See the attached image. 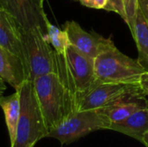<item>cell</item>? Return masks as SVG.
I'll use <instances>...</instances> for the list:
<instances>
[{
	"label": "cell",
	"mask_w": 148,
	"mask_h": 147,
	"mask_svg": "<svg viewBox=\"0 0 148 147\" xmlns=\"http://www.w3.org/2000/svg\"><path fill=\"white\" fill-rule=\"evenodd\" d=\"M33 85L49 132L75 113L71 96L56 73L36 77Z\"/></svg>",
	"instance_id": "2"
},
{
	"label": "cell",
	"mask_w": 148,
	"mask_h": 147,
	"mask_svg": "<svg viewBox=\"0 0 148 147\" xmlns=\"http://www.w3.org/2000/svg\"><path fill=\"white\" fill-rule=\"evenodd\" d=\"M81 3L86 7H88V3H89V0H80Z\"/></svg>",
	"instance_id": "24"
},
{
	"label": "cell",
	"mask_w": 148,
	"mask_h": 147,
	"mask_svg": "<svg viewBox=\"0 0 148 147\" xmlns=\"http://www.w3.org/2000/svg\"><path fill=\"white\" fill-rule=\"evenodd\" d=\"M140 87L145 95H148V72H145L140 79Z\"/></svg>",
	"instance_id": "20"
},
{
	"label": "cell",
	"mask_w": 148,
	"mask_h": 147,
	"mask_svg": "<svg viewBox=\"0 0 148 147\" xmlns=\"http://www.w3.org/2000/svg\"><path fill=\"white\" fill-rule=\"evenodd\" d=\"M142 143L146 146V147H148V132L145 134V136L142 139Z\"/></svg>",
	"instance_id": "23"
},
{
	"label": "cell",
	"mask_w": 148,
	"mask_h": 147,
	"mask_svg": "<svg viewBox=\"0 0 148 147\" xmlns=\"http://www.w3.org/2000/svg\"><path fill=\"white\" fill-rule=\"evenodd\" d=\"M105 10L117 13L125 22H127V16L125 12L123 0H108Z\"/></svg>",
	"instance_id": "18"
},
{
	"label": "cell",
	"mask_w": 148,
	"mask_h": 147,
	"mask_svg": "<svg viewBox=\"0 0 148 147\" xmlns=\"http://www.w3.org/2000/svg\"><path fill=\"white\" fill-rule=\"evenodd\" d=\"M0 78L16 91L27 81L23 61L17 55L0 46Z\"/></svg>",
	"instance_id": "11"
},
{
	"label": "cell",
	"mask_w": 148,
	"mask_h": 147,
	"mask_svg": "<svg viewBox=\"0 0 148 147\" xmlns=\"http://www.w3.org/2000/svg\"><path fill=\"white\" fill-rule=\"evenodd\" d=\"M20 94V117L16 137L10 147H35L36 143L48 136L33 81H25L17 90Z\"/></svg>",
	"instance_id": "3"
},
{
	"label": "cell",
	"mask_w": 148,
	"mask_h": 147,
	"mask_svg": "<svg viewBox=\"0 0 148 147\" xmlns=\"http://www.w3.org/2000/svg\"><path fill=\"white\" fill-rule=\"evenodd\" d=\"M108 0H89L88 7L97 10H105Z\"/></svg>",
	"instance_id": "19"
},
{
	"label": "cell",
	"mask_w": 148,
	"mask_h": 147,
	"mask_svg": "<svg viewBox=\"0 0 148 147\" xmlns=\"http://www.w3.org/2000/svg\"><path fill=\"white\" fill-rule=\"evenodd\" d=\"M55 51V50H54ZM55 72L68 90L77 112L80 98L97 85L95 59L69 44L62 55L54 52Z\"/></svg>",
	"instance_id": "1"
},
{
	"label": "cell",
	"mask_w": 148,
	"mask_h": 147,
	"mask_svg": "<svg viewBox=\"0 0 148 147\" xmlns=\"http://www.w3.org/2000/svg\"><path fill=\"white\" fill-rule=\"evenodd\" d=\"M0 46L23 61V44L20 27L16 19L0 8Z\"/></svg>",
	"instance_id": "10"
},
{
	"label": "cell",
	"mask_w": 148,
	"mask_h": 147,
	"mask_svg": "<svg viewBox=\"0 0 148 147\" xmlns=\"http://www.w3.org/2000/svg\"><path fill=\"white\" fill-rule=\"evenodd\" d=\"M45 38L47 42L52 45L55 52L59 55L64 54L70 44L67 32L53 25L49 21L47 22V34L45 35Z\"/></svg>",
	"instance_id": "16"
},
{
	"label": "cell",
	"mask_w": 148,
	"mask_h": 147,
	"mask_svg": "<svg viewBox=\"0 0 148 147\" xmlns=\"http://www.w3.org/2000/svg\"><path fill=\"white\" fill-rule=\"evenodd\" d=\"M133 37L138 49V61L148 72V22L138 8Z\"/></svg>",
	"instance_id": "15"
},
{
	"label": "cell",
	"mask_w": 148,
	"mask_h": 147,
	"mask_svg": "<svg viewBox=\"0 0 148 147\" xmlns=\"http://www.w3.org/2000/svg\"><path fill=\"white\" fill-rule=\"evenodd\" d=\"M0 8L16 19L21 29L40 27L47 34L49 19L39 0H0Z\"/></svg>",
	"instance_id": "8"
},
{
	"label": "cell",
	"mask_w": 148,
	"mask_h": 147,
	"mask_svg": "<svg viewBox=\"0 0 148 147\" xmlns=\"http://www.w3.org/2000/svg\"><path fill=\"white\" fill-rule=\"evenodd\" d=\"M109 129L142 142L145 134L148 132V107L140 109L123 120L111 123Z\"/></svg>",
	"instance_id": "12"
},
{
	"label": "cell",
	"mask_w": 148,
	"mask_h": 147,
	"mask_svg": "<svg viewBox=\"0 0 148 147\" xmlns=\"http://www.w3.org/2000/svg\"><path fill=\"white\" fill-rule=\"evenodd\" d=\"M148 107V101L144 99V95L127 99L113 106L100 109L113 122H118L125 120L140 109Z\"/></svg>",
	"instance_id": "14"
},
{
	"label": "cell",
	"mask_w": 148,
	"mask_h": 147,
	"mask_svg": "<svg viewBox=\"0 0 148 147\" xmlns=\"http://www.w3.org/2000/svg\"><path fill=\"white\" fill-rule=\"evenodd\" d=\"M125 12L127 16V22L131 33L134 32V22H135V16L138 10V0H123Z\"/></svg>",
	"instance_id": "17"
},
{
	"label": "cell",
	"mask_w": 148,
	"mask_h": 147,
	"mask_svg": "<svg viewBox=\"0 0 148 147\" xmlns=\"http://www.w3.org/2000/svg\"><path fill=\"white\" fill-rule=\"evenodd\" d=\"M45 0H39V2H40V3H41V5L43 7V2H44Z\"/></svg>",
	"instance_id": "25"
},
{
	"label": "cell",
	"mask_w": 148,
	"mask_h": 147,
	"mask_svg": "<svg viewBox=\"0 0 148 147\" xmlns=\"http://www.w3.org/2000/svg\"><path fill=\"white\" fill-rule=\"evenodd\" d=\"M64 30L71 45L94 59L101 53L115 48L111 37L105 38L95 32H87L75 21L66 22Z\"/></svg>",
	"instance_id": "9"
},
{
	"label": "cell",
	"mask_w": 148,
	"mask_h": 147,
	"mask_svg": "<svg viewBox=\"0 0 148 147\" xmlns=\"http://www.w3.org/2000/svg\"><path fill=\"white\" fill-rule=\"evenodd\" d=\"M6 85H5V82L0 78V95H2L3 94V92L6 90Z\"/></svg>",
	"instance_id": "22"
},
{
	"label": "cell",
	"mask_w": 148,
	"mask_h": 147,
	"mask_svg": "<svg viewBox=\"0 0 148 147\" xmlns=\"http://www.w3.org/2000/svg\"><path fill=\"white\" fill-rule=\"evenodd\" d=\"M0 107L4 114V120L11 146L15 140L16 127L20 117L21 105L19 91H16L9 96L0 95Z\"/></svg>",
	"instance_id": "13"
},
{
	"label": "cell",
	"mask_w": 148,
	"mask_h": 147,
	"mask_svg": "<svg viewBox=\"0 0 148 147\" xmlns=\"http://www.w3.org/2000/svg\"><path fill=\"white\" fill-rule=\"evenodd\" d=\"M23 44V63L27 81L55 72L54 50L45 38L40 27L21 29Z\"/></svg>",
	"instance_id": "5"
},
{
	"label": "cell",
	"mask_w": 148,
	"mask_h": 147,
	"mask_svg": "<svg viewBox=\"0 0 148 147\" xmlns=\"http://www.w3.org/2000/svg\"><path fill=\"white\" fill-rule=\"evenodd\" d=\"M111 123L100 109L77 111L49 132L47 137L57 139L62 145H68L95 131L109 129Z\"/></svg>",
	"instance_id": "6"
},
{
	"label": "cell",
	"mask_w": 148,
	"mask_h": 147,
	"mask_svg": "<svg viewBox=\"0 0 148 147\" xmlns=\"http://www.w3.org/2000/svg\"><path fill=\"white\" fill-rule=\"evenodd\" d=\"M145 95L140 86L99 83L84 94L77 103V111L102 109L127 99Z\"/></svg>",
	"instance_id": "7"
},
{
	"label": "cell",
	"mask_w": 148,
	"mask_h": 147,
	"mask_svg": "<svg viewBox=\"0 0 148 147\" xmlns=\"http://www.w3.org/2000/svg\"><path fill=\"white\" fill-rule=\"evenodd\" d=\"M145 68L138 59L121 53L116 47L105 51L95 59L96 82L140 86Z\"/></svg>",
	"instance_id": "4"
},
{
	"label": "cell",
	"mask_w": 148,
	"mask_h": 147,
	"mask_svg": "<svg viewBox=\"0 0 148 147\" xmlns=\"http://www.w3.org/2000/svg\"><path fill=\"white\" fill-rule=\"evenodd\" d=\"M138 8L148 22V0H138Z\"/></svg>",
	"instance_id": "21"
}]
</instances>
